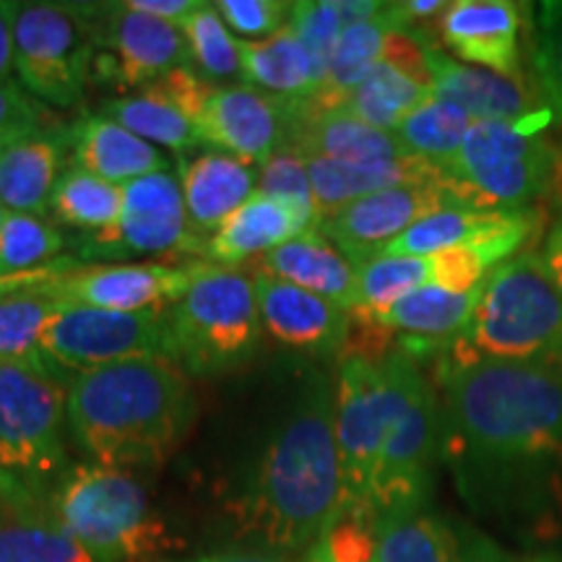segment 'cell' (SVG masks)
<instances>
[{
    "mask_svg": "<svg viewBox=\"0 0 562 562\" xmlns=\"http://www.w3.org/2000/svg\"><path fill=\"white\" fill-rule=\"evenodd\" d=\"M305 562H311V560H307V558H305Z\"/></svg>",
    "mask_w": 562,
    "mask_h": 562,
    "instance_id": "obj_56",
    "label": "cell"
},
{
    "mask_svg": "<svg viewBox=\"0 0 562 562\" xmlns=\"http://www.w3.org/2000/svg\"><path fill=\"white\" fill-rule=\"evenodd\" d=\"M68 432L53 364L0 360V492L47 501L70 469Z\"/></svg>",
    "mask_w": 562,
    "mask_h": 562,
    "instance_id": "obj_6",
    "label": "cell"
},
{
    "mask_svg": "<svg viewBox=\"0 0 562 562\" xmlns=\"http://www.w3.org/2000/svg\"><path fill=\"white\" fill-rule=\"evenodd\" d=\"M50 214L55 224L66 227L87 232L110 229L123 214V188L68 165L53 191Z\"/></svg>",
    "mask_w": 562,
    "mask_h": 562,
    "instance_id": "obj_35",
    "label": "cell"
},
{
    "mask_svg": "<svg viewBox=\"0 0 562 562\" xmlns=\"http://www.w3.org/2000/svg\"><path fill=\"white\" fill-rule=\"evenodd\" d=\"M188 562H292L281 558H263V554H209V558L188 560ZM305 562V560H302Z\"/></svg>",
    "mask_w": 562,
    "mask_h": 562,
    "instance_id": "obj_51",
    "label": "cell"
},
{
    "mask_svg": "<svg viewBox=\"0 0 562 562\" xmlns=\"http://www.w3.org/2000/svg\"><path fill=\"white\" fill-rule=\"evenodd\" d=\"M552 193L560 195V203H562V149H558V167H554V188Z\"/></svg>",
    "mask_w": 562,
    "mask_h": 562,
    "instance_id": "obj_53",
    "label": "cell"
},
{
    "mask_svg": "<svg viewBox=\"0 0 562 562\" xmlns=\"http://www.w3.org/2000/svg\"><path fill=\"white\" fill-rule=\"evenodd\" d=\"M47 510L97 562H154L175 547L128 469L74 463L53 487Z\"/></svg>",
    "mask_w": 562,
    "mask_h": 562,
    "instance_id": "obj_5",
    "label": "cell"
},
{
    "mask_svg": "<svg viewBox=\"0 0 562 562\" xmlns=\"http://www.w3.org/2000/svg\"><path fill=\"white\" fill-rule=\"evenodd\" d=\"M214 5L232 32L258 42L284 30L292 16V3L284 0H220Z\"/></svg>",
    "mask_w": 562,
    "mask_h": 562,
    "instance_id": "obj_44",
    "label": "cell"
},
{
    "mask_svg": "<svg viewBox=\"0 0 562 562\" xmlns=\"http://www.w3.org/2000/svg\"><path fill=\"white\" fill-rule=\"evenodd\" d=\"M66 248V235L58 224L37 214L9 211L0 224V271H34L50 266Z\"/></svg>",
    "mask_w": 562,
    "mask_h": 562,
    "instance_id": "obj_37",
    "label": "cell"
},
{
    "mask_svg": "<svg viewBox=\"0 0 562 562\" xmlns=\"http://www.w3.org/2000/svg\"><path fill=\"white\" fill-rule=\"evenodd\" d=\"M419 34L432 79V97L461 108L472 121L526 123L550 112L537 81H529L526 76L510 79L495 70L467 66L442 53L425 32Z\"/></svg>",
    "mask_w": 562,
    "mask_h": 562,
    "instance_id": "obj_18",
    "label": "cell"
},
{
    "mask_svg": "<svg viewBox=\"0 0 562 562\" xmlns=\"http://www.w3.org/2000/svg\"><path fill=\"white\" fill-rule=\"evenodd\" d=\"M16 11L19 3L0 0V83L11 81V68H16V42H13Z\"/></svg>",
    "mask_w": 562,
    "mask_h": 562,
    "instance_id": "obj_48",
    "label": "cell"
},
{
    "mask_svg": "<svg viewBox=\"0 0 562 562\" xmlns=\"http://www.w3.org/2000/svg\"><path fill=\"white\" fill-rule=\"evenodd\" d=\"M263 331L281 347L313 357L341 355L349 311L286 281L252 273Z\"/></svg>",
    "mask_w": 562,
    "mask_h": 562,
    "instance_id": "obj_21",
    "label": "cell"
},
{
    "mask_svg": "<svg viewBox=\"0 0 562 562\" xmlns=\"http://www.w3.org/2000/svg\"><path fill=\"white\" fill-rule=\"evenodd\" d=\"M40 351L53 368L81 372L128 360H175L170 311H100L66 305L47 321Z\"/></svg>",
    "mask_w": 562,
    "mask_h": 562,
    "instance_id": "obj_10",
    "label": "cell"
},
{
    "mask_svg": "<svg viewBox=\"0 0 562 562\" xmlns=\"http://www.w3.org/2000/svg\"><path fill=\"white\" fill-rule=\"evenodd\" d=\"M256 193L269 195V199H277L281 203H290V206L318 222V206H315L305 159L292 146H286V149L277 151L271 159L263 161L261 172H258Z\"/></svg>",
    "mask_w": 562,
    "mask_h": 562,
    "instance_id": "obj_42",
    "label": "cell"
},
{
    "mask_svg": "<svg viewBox=\"0 0 562 562\" xmlns=\"http://www.w3.org/2000/svg\"><path fill=\"white\" fill-rule=\"evenodd\" d=\"M175 362L193 375L240 368L261 344L252 277L209 266L170 307Z\"/></svg>",
    "mask_w": 562,
    "mask_h": 562,
    "instance_id": "obj_8",
    "label": "cell"
},
{
    "mask_svg": "<svg viewBox=\"0 0 562 562\" xmlns=\"http://www.w3.org/2000/svg\"><path fill=\"white\" fill-rule=\"evenodd\" d=\"M438 459H442V417L435 389L422 372L406 393L378 459L368 501L372 521L425 508Z\"/></svg>",
    "mask_w": 562,
    "mask_h": 562,
    "instance_id": "obj_11",
    "label": "cell"
},
{
    "mask_svg": "<svg viewBox=\"0 0 562 562\" xmlns=\"http://www.w3.org/2000/svg\"><path fill=\"white\" fill-rule=\"evenodd\" d=\"M94 53L91 76L117 87H149L172 70L193 66L191 45L178 24L125 9L123 3L91 5L87 11Z\"/></svg>",
    "mask_w": 562,
    "mask_h": 562,
    "instance_id": "obj_12",
    "label": "cell"
},
{
    "mask_svg": "<svg viewBox=\"0 0 562 562\" xmlns=\"http://www.w3.org/2000/svg\"><path fill=\"white\" fill-rule=\"evenodd\" d=\"M123 5L131 11L146 13V16L170 21V24L180 26L182 21L191 19L203 3H199V0H128V3Z\"/></svg>",
    "mask_w": 562,
    "mask_h": 562,
    "instance_id": "obj_47",
    "label": "cell"
},
{
    "mask_svg": "<svg viewBox=\"0 0 562 562\" xmlns=\"http://www.w3.org/2000/svg\"><path fill=\"white\" fill-rule=\"evenodd\" d=\"M290 26L302 45H305L307 55H311L315 68V83H318L315 94H318L323 83H326L336 42H339L341 32L347 30L339 13V0H305V3H292Z\"/></svg>",
    "mask_w": 562,
    "mask_h": 562,
    "instance_id": "obj_40",
    "label": "cell"
},
{
    "mask_svg": "<svg viewBox=\"0 0 562 562\" xmlns=\"http://www.w3.org/2000/svg\"><path fill=\"white\" fill-rule=\"evenodd\" d=\"M180 188L193 229H220L256 193L258 175L248 161L224 151H199L180 157Z\"/></svg>",
    "mask_w": 562,
    "mask_h": 562,
    "instance_id": "obj_28",
    "label": "cell"
},
{
    "mask_svg": "<svg viewBox=\"0 0 562 562\" xmlns=\"http://www.w3.org/2000/svg\"><path fill=\"white\" fill-rule=\"evenodd\" d=\"M472 123V117L461 108L430 97L393 131V136L398 138L406 154L446 172L453 165V159L459 157L463 136H467Z\"/></svg>",
    "mask_w": 562,
    "mask_h": 562,
    "instance_id": "obj_34",
    "label": "cell"
},
{
    "mask_svg": "<svg viewBox=\"0 0 562 562\" xmlns=\"http://www.w3.org/2000/svg\"><path fill=\"white\" fill-rule=\"evenodd\" d=\"M5 214H9V211H5V206H3V201H0V224H3V220H5Z\"/></svg>",
    "mask_w": 562,
    "mask_h": 562,
    "instance_id": "obj_55",
    "label": "cell"
},
{
    "mask_svg": "<svg viewBox=\"0 0 562 562\" xmlns=\"http://www.w3.org/2000/svg\"><path fill=\"white\" fill-rule=\"evenodd\" d=\"M45 128H47V125H45ZM34 131H40V128H26V131H9V133H0V154H3L5 149H9V146L16 144L19 138L30 136V133H34Z\"/></svg>",
    "mask_w": 562,
    "mask_h": 562,
    "instance_id": "obj_52",
    "label": "cell"
},
{
    "mask_svg": "<svg viewBox=\"0 0 562 562\" xmlns=\"http://www.w3.org/2000/svg\"><path fill=\"white\" fill-rule=\"evenodd\" d=\"M375 537V562H513L484 537L425 508L381 518Z\"/></svg>",
    "mask_w": 562,
    "mask_h": 562,
    "instance_id": "obj_22",
    "label": "cell"
},
{
    "mask_svg": "<svg viewBox=\"0 0 562 562\" xmlns=\"http://www.w3.org/2000/svg\"><path fill=\"white\" fill-rule=\"evenodd\" d=\"M74 269H79V263H76L74 258H58V261H53L50 266H42V269L34 271H0V302L13 297V294L37 290L42 284H50V281L66 277V273Z\"/></svg>",
    "mask_w": 562,
    "mask_h": 562,
    "instance_id": "obj_46",
    "label": "cell"
},
{
    "mask_svg": "<svg viewBox=\"0 0 562 562\" xmlns=\"http://www.w3.org/2000/svg\"><path fill=\"white\" fill-rule=\"evenodd\" d=\"M430 284L427 258L378 256L357 266V307L362 311H389L406 294Z\"/></svg>",
    "mask_w": 562,
    "mask_h": 562,
    "instance_id": "obj_38",
    "label": "cell"
},
{
    "mask_svg": "<svg viewBox=\"0 0 562 562\" xmlns=\"http://www.w3.org/2000/svg\"><path fill=\"white\" fill-rule=\"evenodd\" d=\"M344 510L336 385L315 375L279 427L235 505L237 531L284 552H311Z\"/></svg>",
    "mask_w": 562,
    "mask_h": 562,
    "instance_id": "obj_2",
    "label": "cell"
},
{
    "mask_svg": "<svg viewBox=\"0 0 562 562\" xmlns=\"http://www.w3.org/2000/svg\"><path fill=\"white\" fill-rule=\"evenodd\" d=\"M513 562H562V554H533L529 560H513Z\"/></svg>",
    "mask_w": 562,
    "mask_h": 562,
    "instance_id": "obj_54",
    "label": "cell"
},
{
    "mask_svg": "<svg viewBox=\"0 0 562 562\" xmlns=\"http://www.w3.org/2000/svg\"><path fill=\"white\" fill-rule=\"evenodd\" d=\"M180 30L191 45L193 66L206 79H237V76H243L240 42L232 37L229 26L224 24L214 3H203L191 19L182 21Z\"/></svg>",
    "mask_w": 562,
    "mask_h": 562,
    "instance_id": "obj_39",
    "label": "cell"
},
{
    "mask_svg": "<svg viewBox=\"0 0 562 562\" xmlns=\"http://www.w3.org/2000/svg\"><path fill=\"white\" fill-rule=\"evenodd\" d=\"M484 360L562 364V290L539 252H518L487 273L467 326L438 362Z\"/></svg>",
    "mask_w": 562,
    "mask_h": 562,
    "instance_id": "obj_4",
    "label": "cell"
},
{
    "mask_svg": "<svg viewBox=\"0 0 562 562\" xmlns=\"http://www.w3.org/2000/svg\"><path fill=\"white\" fill-rule=\"evenodd\" d=\"M451 206H459V203L453 201L440 172L435 178L409 182V186L362 195L336 214L326 216L318 224V232L357 269L383 256L385 248L398 240L412 224Z\"/></svg>",
    "mask_w": 562,
    "mask_h": 562,
    "instance_id": "obj_14",
    "label": "cell"
},
{
    "mask_svg": "<svg viewBox=\"0 0 562 562\" xmlns=\"http://www.w3.org/2000/svg\"><path fill=\"white\" fill-rule=\"evenodd\" d=\"M474 302L476 292L456 294L427 284L417 292L406 294L389 311L372 313L362 311V307H357V311L368 313L372 321L381 323L385 331H391L393 336H409V344L398 349L409 351L414 360H419V357L440 355L446 344L463 331L469 315L474 311Z\"/></svg>",
    "mask_w": 562,
    "mask_h": 562,
    "instance_id": "obj_29",
    "label": "cell"
},
{
    "mask_svg": "<svg viewBox=\"0 0 562 562\" xmlns=\"http://www.w3.org/2000/svg\"><path fill=\"white\" fill-rule=\"evenodd\" d=\"M430 97L432 79L427 70L422 34L398 30L385 42L381 63L351 91L339 110H347L372 128L393 133Z\"/></svg>",
    "mask_w": 562,
    "mask_h": 562,
    "instance_id": "obj_20",
    "label": "cell"
},
{
    "mask_svg": "<svg viewBox=\"0 0 562 562\" xmlns=\"http://www.w3.org/2000/svg\"><path fill=\"white\" fill-rule=\"evenodd\" d=\"M70 165L112 186H128L154 172H170V159L149 140L104 115H87L70 125Z\"/></svg>",
    "mask_w": 562,
    "mask_h": 562,
    "instance_id": "obj_25",
    "label": "cell"
},
{
    "mask_svg": "<svg viewBox=\"0 0 562 562\" xmlns=\"http://www.w3.org/2000/svg\"><path fill=\"white\" fill-rule=\"evenodd\" d=\"M16 74L24 89L55 108L83 100L94 60V37L87 5L19 3Z\"/></svg>",
    "mask_w": 562,
    "mask_h": 562,
    "instance_id": "obj_9",
    "label": "cell"
},
{
    "mask_svg": "<svg viewBox=\"0 0 562 562\" xmlns=\"http://www.w3.org/2000/svg\"><path fill=\"white\" fill-rule=\"evenodd\" d=\"M552 112L526 123L474 121L453 165L442 172L463 209H524L554 188L558 149L542 128Z\"/></svg>",
    "mask_w": 562,
    "mask_h": 562,
    "instance_id": "obj_7",
    "label": "cell"
},
{
    "mask_svg": "<svg viewBox=\"0 0 562 562\" xmlns=\"http://www.w3.org/2000/svg\"><path fill=\"white\" fill-rule=\"evenodd\" d=\"M70 165V133L47 125L0 154V201L9 211L45 216L60 175Z\"/></svg>",
    "mask_w": 562,
    "mask_h": 562,
    "instance_id": "obj_24",
    "label": "cell"
},
{
    "mask_svg": "<svg viewBox=\"0 0 562 562\" xmlns=\"http://www.w3.org/2000/svg\"><path fill=\"white\" fill-rule=\"evenodd\" d=\"M209 261L188 266L170 263H97L79 266L50 281V292L66 305L100 307V311H167L188 286L209 269Z\"/></svg>",
    "mask_w": 562,
    "mask_h": 562,
    "instance_id": "obj_15",
    "label": "cell"
},
{
    "mask_svg": "<svg viewBox=\"0 0 562 562\" xmlns=\"http://www.w3.org/2000/svg\"><path fill=\"white\" fill-rule=\"evenodd\" d=\"M542 261L550 271V277L554 279V284L562 290V216H558V222L552 224V229L547 232L544 245H542Z\"/></svg>",
    "mask_w": 562,
    "mask_h": 562,
    "instance_id": "obj_49",
    "label": "cell"
},
{
    "mask_svg": "<svg viewBox=\"0 0 562 562\" xmlns=\"http://www.w3.org/2000/svg\"><path fill=\"white\" fill-rule=\"evenodd\" d=\"M45 125L53 123L37 97L30 94L16 81L0 83V133L45 128Z\"/></svg>",
    "mask_w": 562,
    "mask_h": 562,
    "instance_id": "obj_45",
    "label": "cell"
},
{
    "mask_svg": "<svg viewBox=\"0 0 562 562\" xmlns=\"http://www.w3.org/2000/svg\"><path fill=\"white\" fill-rule=\"evenodd\" d=\"M0 562H97L47 510V501L0 492Z\"/></svg>",
    "mask_w": 562,
    "mask_h": 562,
    "instance_id": "obj_32",
    "label": "cell"
},
{
    "mask_svg": "<svg viewBox=\"0 0 562 562\" xmlns=\"http://www.w3.org/2000/svg\"><path fill=\"white\" fill-rule=\"evenodd\" d=\"M83 258H131L188 250L199 245L180 182L172 172H154L123 186V214L110 229L81 237Z\"/></svg>",
    "mask_w": 562,
    "mask_h": 562,
    "instance_id": "obj_13",
    "label": "cell"
},
{
    "mask_svg": "<svg viewBox=\"0 0 562 562\" xmlns=\"http://www.w3.org/2000/svg\"><path fill=\"white\" fill-rule=\"evenodd\" d=\"M398 30H412L409 19L402 11V3H383L378 16L347 26L334 47L326 83L313 100L300 102L302 108L339 110L351 91L360 87L368 79L370 70L381 63L385 42Z\"/></svg>",
    "mask_w": 562,
    "mask_h": 562,
    "instance_id": "obj_30",
    "label": "cell"
},
{
    "mask_svg": "<svg viewBox=\"0 0 562 562\" xmlns=\"http://www.w3.org/2000/svg\"><path fill=\"white\" fill-rule=\"evenodd\" d=\"M427 269H430V286H440V290L456 294H469L480 290L492 266L474 245H456V248L427 256Z\"/></svg>",
    "mask_w": 562,
    "mask_h": 562,
    "instance_id": "obj_43",
    "label": "cell"
},
{
    "mask_svg": "<svg viewBox=\"0 0 562 562\" xmlns=\"http://www.w3.org/2000/svg\"><path fill=\"white\" fill-rule=\"evenodd\" d=\"M294 104L250 83L214 87L199 121L201 138L248 165H263L290 146Z\"/></svg>",
    "mask_w": 562,
    "mask_h": 562,
    "instance_id": "obj_16",
    "label": "cell"
},
{
    "mask_svg": "<svg viewBox=\"0 0 562 562\" xmlns=\"http://www.w3.org/2000/svg\"><path fill=\"white\" fill-rule=\"evenodd\" d=\"M240 60L243 79L269 94L292 102H307L318 89L311 55L290 24L263 42L240 40Z\"/></svg>",
    "mask_w": 562,
    "mask_h": 562,
    "instance_id": "obj_33",
    "label": "cell"
},
{
    "mask_svg": "<svg viewBox=\"0 0 562 562\" xmlns=\"http://www.w3.org/2000/svg\"><path fill=\"white\" fill-rule=\"evenodd\" d=\"M448 3H440V0H406L402 3V11L404 16L409 19V24H414L417 19H432V16H440L442 11H446Z\"/></svg>",
    "mask_w": 562,
    "mask_h": 562,
    "instance_id": "obj_50",
    "label": "cell"
},
{
    "mask_svg": "<svg viewBox=\"0 0 562 562\" xmlns=\"http://www.w3.org/2000/svg\"><path fill=\"white\" fill-rule=\"evenodd\" d=\"M290 146L302 157H323L349 165L412 157L389 131L357 121L347 110H307L294 104Z\"/></svg>",
    "mask_w": 562,
    "mask_h": 562,
    "instance_id": "obj_27",
    "label": "cell"
},
{
    "mask_svg": "<svg viewBox=\"0 0 562 562\" xmlns=\"http://www.w3.org/2000/svg\"><path fill=\"white\" fill-rule=\"evenodd\" d=\"M63 307L66 302L55 297L50 284L0 302V360L47 362L40 351V336L47 321Z\"/></svg>",
    "mask_w": 562,
    "mask_h": 562,
    "instance_id": "obj_36",
    "label": "cell"
},
{
    "mask_svg": "<svg viewBox=\"0 0 562 562\" xmlns=\"http://www.w3.org/2000/svg\"><path fill=\"white\" fill-rule=\"evenodd\" d=\"M311 178L315 206H318V224L326 216L347 206V203L362 199V195L389 191L396 186H409L440 175L438 167L427 165L417 157L391 159V161H368V165H349V161H334L323 157H302Z\"/></svg>",
    "mask_w": 562,
    "mask_h": 562,
    "instance_id": "obj_31",
    "label": "cell"
},
{
    "mask_svg": "<svg viewBox=\"0 0 562 562\" xmlns=\"http://www.w3.org/2000/svg\"><path fill=\"white\" fill-rule=\"evenodd\" d=\"M211 91L214 87L195 74L193 66H186L161 76L138 94L108 100L102 115L149 144L154 140L165 149L186 154L203 144L199 121Z\"/></svg>",
    "mask_w": 562,
    "mask_h": 562,
    "instance_id": "obj_17",
    "label": "cell"
},
{
    "mask_svg": "<svg viewBox=\"0 0 562 562\" xmlns=\"http://www.w3.org/2000/svg\"><path fill=\"white\" fill-rule=\"evenodd\" d=\"M318 229V222L305 216L290 203L269 195L252 193L235 214L222 222V227L203 243V256L220 269L252 263L279 245Z\"/></svg>",
    "mask_w": 562,
    "mask_h": 562,
    "instance_id": "obj_23",
    "label": "cell"
},
{
    "mask_svg": "<svg viewBox=\"0 0 562 562\" xmlns=\"http://www.w3.org/2000/svg\"><path fill=\"white\" fill-rule=\"evenodd\" d=\"M195 414L188 372L175 360H128L81 372L68 389L70 438L91 463L157 467Z\"/></svg>",
    "mask_w": 562,
    "mask_h": 562,
    "instance_id": "obj_3",
    "label": "cell"
},
{
    "mask_svg": "<svg viewBox=\"0 0 562 562\" xmlns=\"http://www.w3.org/2000/svg\"><path fill=\"white\" fill-rule=\"evenodd\" d=\"M250 269L331 300L344 311L357 307V269L318 229L279 245L252 261Z\"/></svg>",
    "mask_w": 562,
    "mask_h": 562,
    "instance_id": "obj_26",
    "label": "cell"
},
{
    "mask_svg": "<svg viewBox=\"0 0 562 562\" xmlns=\"http://www.w3.org/2000/svg\"><path fill=\"white\" fill-rule=\"evenodd\" d=\"M442 459L476 510L524 537L562 529V364L438 362Z\"/></svg>",
    "mask_w": 562,
    "mask_h": 562,
    "instance_id": "obj_1",
    "label": "cell"
},
{
    "mask_svg": "<svg viewBox=\"0 0 562 562\" xmlns=\"http://www.w3.org/2000/svg\"><path fill=\"white\" fill-rule=\"evenodd\" d=\"M533 81L554 121L562 123V3H542L531 42Z\"/></svg>",
    "mask_w": 562,
    "mask_h": 562,
    "instance_id": "obj_41",
    "label": "cell"
},
{
    "mask_svg": "<svg viewBox=\"0 0 562 562\" xmlns=\"http://www.w3.org/2000/svg\"><path fill=\"white\" fill-rule=\"evenodd\" d=\"M531 11L513 0H456L438 19L442 45L456 58L518 79L524 74V34Z\"/></svg>",
    "mask_w": 562,
    "mask_h": 562,
    "instance_id": "obj_19",
    "label": "cell"
}]
</instances>
